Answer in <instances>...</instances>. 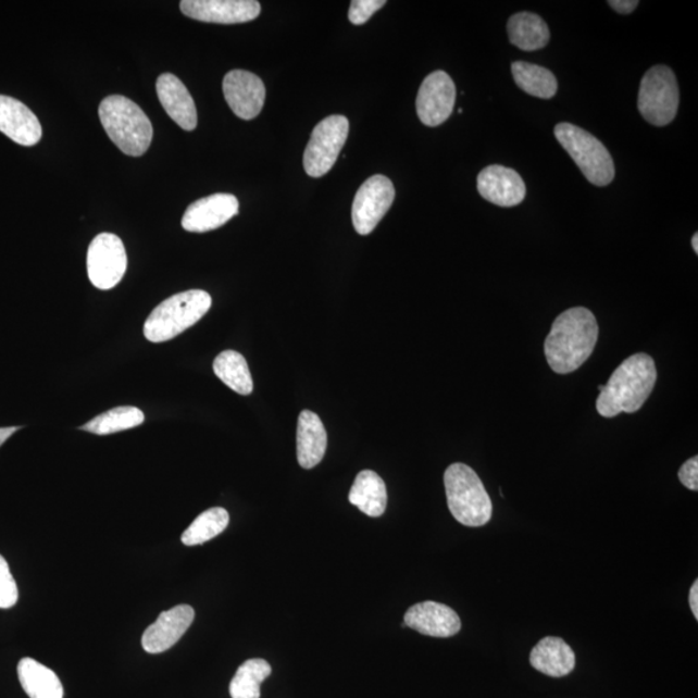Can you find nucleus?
<instances>
[{
    "label": "nucleus",
    "mask_w": 698,
    "mask_h": 698,
    "mask_svg": "<svg viewBox=\"0 0 698 698\" xmlns=\"http://www.w3.org/2000/svg\"><path fill=\"white\" fill-rule=\"evenodd\" d=\"M599 326L591 311L574 307L553 321L545 341L547 364L558 374L576 372L598 344Z\"/></svg>",
    "instance_id": "1"
},
{
    "label": "nucleus",
    "mask_w": 698,
    "mask_h": 698,
    "mask_svg": "<svg viewBox=\"0 0 698 698\" xmlns=\"http://www.w3.org/2000/svg\"><path fill=\"white\" fill-rule=\"evenodd\" d=\"M656 379L657 371L651 356H630L615 369L607 385L599 386L598 413L604 419H614L621 413L638 412L652 394Z\"/></svg>",
    "instance_id": "2"
},
{
    "label": "nucleus",
    "mask_w": 698,
    "mask_h": 698,
    "mask_svg": "<svg viewBox=\"0 0 698 698\" xmlns=\"http://www.w3.org/2000/svg\"><path fill=\"white\" fill-rule=\"evenodd\" d=\"M99 115L109 138L132 157L147 152L153 139V126L148 115L133 100L125 96H108L101 101Z\"/></svg>",
    "instance_id": "3"
},
{
    "label": "nucleus",
    "mask_w": 698,
    "mask_h": 698,
    "mask_svg": "<svg viewBox=\"0 0 698 698\" xmlns=\"http://www.w3.org/2000/svg\"><path fill=\"white\" fill-rule=\"evenodd\" d=\"M451 515L465 526H483L493 515L491 499L476 472L468 464L449 465L444 475Z\"/></svg>",
    "instance_id": "4"
},
{
    "label": "nucleus",
    "mask_w": 698,
    "mask_h": 698,
    "mask_svg": "<svg viewBox=\"0 0 698 698\" xmlns=\"http://www.w3.org/2000/svg\"><path fill=\"white\" fill-rule=\"evenodd\" d=\"M210 294L203 290H189L164 300L144 325V335L152 344H162L177 337L194 326L211 308Z\"/></svg>",
    "instance_id": "5"
},
{
    "label": "nucleus",
    "mask_w": 698,
    "mask_h": 698,
    "mask_svg": "<svg viewBox=\"0 0 698 698\" xmlns=\"http://www.w3.org/2000/svg\"><path fill=\"white\" fill-rule=\"evenodd\" d=\"M556 138L594 186L606 187L613 182L615 171L612 155L594 135L572 123H559Z\"/></svg>",
    "instance_id": "6"
},
{
    "label": "nucleus",
    "mask_w": 698,
    "mask_h": 698,
    "mask_svg": "<svg viewBox=\"0 0 698 698\" xmlns=\"http://www.w3.org/2000/svg\"><path fill=\"white\" fill-rule=\"evenodd\" d=\"M638 109L643 119L657 127L669 125L680 109V86L669 66L651 67L640 82Z\"/></svg>",
    "instance_id": "7"
},
{
    "label": "nucleus",
    "mask_w": 698,
    "mask_h": 698,
    "mask_svg": "<svg viewBox=\"0 0 698 698\" xmlns=\"http://www.w3.org/2000/svg\"><path fill=\"white\" fill-rule=\"evenodd\" d=\"M349 134L344 115H331L314 127L304 152V170L311 177L324 176L338 161Z\"/></svg>",
    "instance_id": "8"
},
{
    "label": "nucleus",
    "mask_w": 698,
    "mask_h": 698,
    "mask_svg": "<svg viewBox=\"0 0 698 698\" xmlns=\"http://www.w3.org/2000/svg\"><path fill=\"white\" fill-rule=\"evenodd\" d=\"M127 270L125 245L113 233L96 236L87 251V273L92 285L111 290L119 285Z\"/></svg>",
    "instance_id": "9"
},
{
    "label": "nucleus",
    "mask_w": 698,
    "mask_h": 698,
    "mask_svg": "<svg viewBox=\"0 0 698 698\" xmlns=\"http://www.w3.org/2000/svg\"><path fill=\"white\" fill-rule=\"evenodd\" d=\"M395 187L385 175H374L362 184L352 204V223L361 236L371 235L395 201Z\"/></svg>",
    "instance_id": "10"
},
{
    "label": "nucleus",
    "mask_w": 698,
    "mask_h": 698,
    "mask_svg": "<svg viewBox=\"0 0 698 698\" xmlns=\"http://www.w3.org/2000/svg\"><path fill=\"white\" fill-rule=\"evenodd\" d=\"M456 85L448 73L437 71L424 78L416 96V113L423 125L437 127L449 120L456 105Z\"/></svg>",
    "instance_id": "11"
},
{
    "label": "nucleus",
    "mask_w": 698,
    "mask_h": 698,
    "mask_svg": "<svg viewBox=\"0 0 698 698\" xmlns=\"http://www.w3.org/2000/svg\"><path fill=\"white\" fill-rule=\"evenodd\" d=\"M180 10L189 18L212 24H244L260 15L255 0H183Z\"/></svg>",
    "instance_id": "12"
},
{
    "label": "nucleus",
    "mask_w": 698,
    "mask_h": 698,
    "mask_svg": "<svg viewBox=\"0 0 698 698\" xmlns=\"http://www.w3.org/2000/svg\"><path fill=\"white\" fill-rule=\"evenodd\" d=\"M223 92L238 119L251 121L262 112L265 86L258 75L248 71H232L224 77Z\"/></svg>",
    "instance_id": "13"
},
{
    "label": "nucleus",
    "mask_w": 698,
    "mask_h": 698,
    "mask_svg": "<svg viewBox=\"0 0 698 698\" xmlns=\"http://www.w3.org/2000/svg\"><path fill=\"white\" fill-rule=\"evenodd\" d=\"M477 190L484 200L501 208L518 207L526 195L522 176L501 164H491L478 174Z\"/></svg>",
    "instance_id": "14"
},
{
    "label": "nucleus",
    "mask_w": 698,
    "mask_h": 698,
    "mask_svg": "<svg viewBox=\"0 0 698 698\" xmlns=\"http://www.w3.org/2000/svg\"><path fill=\"white\" fill-rule=\"evenodd\" d=\"M195 609L182 604L162 612L153 625H150L142 635L144 651L159 655L174 647L187 630L194 624Z\"/></svg>",
    "instance_id": "15"
},
{
    "label": "nucleus",
    "mask_w": 698,
    "mask_h": 698,
    "mask_svg": "<svg viewBox=\"0 0 698 698\" xmlns=\"http://www.w3.org/2000/svg\"><path fill=\"white\" fill-rule=\"evenodd\" d=\"M236 196L216 194L190 204L183 216V228L191 233H207L223 227L238 214Z\"/></svg>",
    "instance_id": "16"
},
{
    "label": "nucleus",
    "mask_w": 698,
    "mask_h": 698,
    "mask_svg": "<svg viewBox=\"0 0 698 698\" xmlns=\"http://www.w3.org/2000/svg\"><path fill=\"white\" fill-rule=\"evenodd\" d=\"M402 626L434 638H450L460 633L462 622L450 607L436 601H423L408 609Z\"/></svg>",
    "instance_id": "17"
},
{
    "label": "nucleus",
    "mask_w": 698,
    "mask_h": 698,
    "mask_svg": "<svg viewBox=\"0 0 698 698\" xmlns=\"http://www.w3.org/2000/svg\"><path fill=\"white\" fill-rule=\"evenodd\" d=\"M0 133L20 146L33 147L42 139V126L22 101L0 95Z\"/></svg>",
    "instance_id": "18"
},
{
    "label": "nucleus",
    "mask_w": 698,
    "mask_h": 698,
    "mask_svg": "<svg viewBox=\"0 0 698 698\" xmlns=\"http://www.w3.org/2000/svg\"><path fill=\"white\" fill-rule=\"evenodd\" d=\"M157 95L170 119L186 132L197 127V109L188 88L174 74L164 73L157 79Z\"/></svg>",
    "instance_id": "19"
},
{
    "label": "nucleus",
    "mask_w": 698,
    "mask_h": 698,
    "mask_svg": "<svg viewBox=\"0 0 698 698\" xmlns=\"http://www.w3.org/2000/svg\"><path fill=\"white\" fill-rule=\"evenodd\" d=\"M327 448V434L323 421L311 410L299 415L297 428V456L303 469L310 470L323 461Z\"/></svg>",
    "instance_id": "20"
},
{
    "label": "nucleus",
    "mask_w": 698,
    "mask_h": 698,
    "mask_svg": "<svg viewBox=\"0 0 698 698\" xmlns=\"http://www.w3.org/2000/svg\"><path fill=\"white\" fill-rule=\"evenodd\" d=\"M531 665L545 675L561 677L576 668V655L563 639L547 636L533 648Z\"/></svg>",
    "instance_id": "21"
},
{
    "label": "nucleus",
    "mask_w": 698,
    "mask_h": 698,
    "mask_svg": "<svg viewBox=\"0 0 698 698\" xmlns=\"http://www.w3.org/2000/svg\"><path fill=\"white\" fill-rule=\"evenodd\" d=\"M351 502L365 515L379 518L387 509V488L383 478L371 470L361 471L348 496Z\"/></svg>",
    "instance_id": "22"
},
{
    "label": "nucleus",
    "mask_w": 698,
    "mask_h": 698,
    "mask_svg": "<svg viewBox=\"0 0 698 698\" xmlns=\"http://www.w3.org/2000/svg\"><path fill=\"white\" fill-rule=\"evenodd\" d=\"M17 673L25 694L30 698L64 697V687L59 676L42 663L26 657L18 662Z\"/></svg>",
    "instance_id": "23"
},
{
    "label": "nucleus",
    "mask_w": 698,
    "mask_h": 698,
    "mask_svg": "<svg viewBox=\"0 0 698 698\" xmlns=\"http://www.w3.org/2000/svg\"><path fill=\"white\" fill-rule=\"evenodd\" d=\"M510 42L523 51L543 50L550 42V29L536 13L520 12L508 23Z\"/></svg>",
    "instance_id": "24"
},
{
    "label": "nucleus",
    "mask_w": 698,
    "mask_h": 698,
    "mask_svg": "<svg viewBox=\"0 0 698 698\" xmlns=\"http://www.w3.org/2000/svg\"><path fill=\"white\" fill-rule=\"evenodd\" d=\"M511 71L518 87L535 98L552 99L558 92L556 75L546 67L516 61L512 63Z\"/></svg>",
    "instance_id": "25"
},
{
    "label": "nucleus",
    "mask_w": 698,
    "mask_h": 698,
    "mask_svg": "<svg viewBox=\"0 0 698 698\" xmlns=\"http://www.w3.org/2000/svg\"><path fill=\"white\" fill-rule=\"evenodd\" d=\"M214 373L233 391L249 396L254 389L248 361L237 351H224L214 361Z\"/></svg>",
    "instance_id": "26"
},
{
    "label": "nucleus",
    "mask_w": 698,
    "mask_h": 698,
    "mask_svg": "<svg viewBox=\"0 0 698 698\" xmlns=\"http://www.w3.org/2000/svg\"><path fill=\"white\" fill-rule=\"evenodd\" d=\"M146 421V415L135 407H119L102 413L92 421L80 426L95 435H112L121 431L139 427Z\"/></svg>",
    "instance_id": "27"
},
{
    "label": "nucleus",
    "mask_w": 698,
    "mask_h": 698,
    "mask_svg": "<svg viewBox=\"0 0 698 698\" xmlns=\"http://www.w3.org/2000/svg\"><path fill=\"white\" fill-rule=\"evenodd\" d=\"M271 673L272 668L264 660L252 659L244 662L230 682V697L260 698V686Z\"/></svg>",
    "instance_id": "28"
},
{
    "label": "nucleus",
    "mask_w": 698,
    "mask_h": 698,
    "mask_svg": "<svg viewBox=\"0 0 698 698\" xmlns=\"http://www.w3.org/2000/svg\"><path fill=\"white\" fill-rule=\"evenodd\" d=\"M229 513L222 508H214L201 513L189 528L183 533L182 543L186 546H197L209 543L227 529Z\"/></svg>",
    "instance_id": "29"
},
{
    "label": "nucleus",
    "mask_w": 698,
    "mask_h": 698,
    "mask_svg": "<svg viewBox=\"0 0 698 698\" xmlns=\"http://www.w3.org/2000/svg\"><path fill=\"white\" fill-rule=\"evenodd\" d=\"M18 590L7 560L0 556V608L9 609L17 603Z\"/></svg>",
    "instance_id": "30"
},
{
    "label": "nucleus",
    "mask_w": 698,
    "mask_h": 698,
    "mask_svg": "<svg viewBox=\"0 0 698 698\" xmlns=\"http://www.w3.org/2000/svg\"><path fill=\"white\" fill-rule=\"evenodd\" d=\"M387 4L386 0H353L349 7L348 18L353 25H364Z\"/></svg>",
    "instance_id": "31"
},
{
    "label": "nucleus",
    "mask_w": 698,
    "mask_h": 698,
    "mask_svg": "<svg viewBox=\"0 0 698 698\" xmlns=\"http://www.w3.org/2000/svg\"><path fill=\"white\" fill-rule=\"evenodd\" d=\"M680 481L689 490H698V457L690 458L680 470Z\"/></svg>",
    "instance_id": "32"
},
{
    "label": "nucleus",
    "mask_w": 698,
    "mask_h": 698,
    "mask_svg": "<svg viewBox=\"0 0 698 698\" xmlns=\"http://www.w3.org/2000/svg\"><path fill=\"white\" fill-rule=\"evenodd\" d=\"M615 12L621 13V15H630V13L636 10V7L639 5L638 0H611L608 2Z\"/></svg>",
    "instance_id": "33"
},
{
    "label": "nucleus",
    "mask_w": 698,
    "mask_h": 698,
    "mask_svg": "<svg viewBox=\"0 0 698 698\" xmlns=\"http://www.w3.org/2000/svg\"><path fill=\"white\" fill-rule=\"evenodd\" d=\"M689 606H690V609H693L695 619L698 620V581L697 579L694 582L693 587H690Z\"/></svg>",
    "instance_id": "34"
},
{
    "label": "nucleus",
    "mask_w": 698,
    "mask_h": 698,
    "mask_svg": "<svg viewBox=\"0 0 698 698\" xmlns=\"http://www.w3.org/2000/svg\"><path fill=\"white\" fill-rule=\"evenodd\" d=\"M22 427H3L0 428V447L10 439V437L17 433V431Z\"/></svg>",
    "instance_id": "35"
},
{
    "label": "nucleus",
    "mask_w": 698,
    "mask_h": 698,
    "mask_svg": "<svg viewBox=\"0 0 698 698\" xmlns=\"http://www.w3.org/2000/svg\"><path fill=\"white\" fill-rule=\"evenodd\" d=\"M693 248H694L696 254H698V235H697V233L693 238Z\"/></svg>",
    "instance_id": "36"
}]
</instances>
